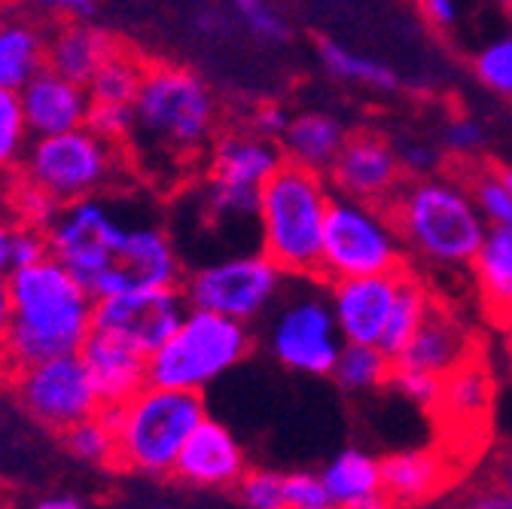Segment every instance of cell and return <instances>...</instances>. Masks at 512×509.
I'll use <instances>...</instances> for the list:
<instances>
[{
	"instance_id": "20",
	"label": "cell",
	"mask_w": 512,
	"mask_h": 509,
	"mask_svg": "<svg viewBox=\"0 0 512 509\" xmlns=\"http://www.w3.org/2000/svg\"><path fill=\"white\" fill-rule=\"evenodd\" d=\"M22 113L31 138L71 132L89 122L92 95L86 83H77L52 68H43L34 80L19 89Z\"/></svg>"
},
{
	"instance_id": "34",
	"label": "cell",
	"mask_w": 512,
	"mask_h": 509,
	"mask_svg": "<svg viewBox=\"0 0 512 509\" xmlns=\"http://www.w3.org/2000/svg\"><path fill=\"white\" fill-rule=\"evenodd\" d=\"M61 436H64V445H68V452L77 455L80 461L95 464V467H116V430L101 412L77 421Z\"/></svg>"
},
{
	"instance_id": "35",
	"label": "cell",
	"mask_w": 512,
	"mask_h": 509,
	"mask_svg": "<svg viewBox=\"0 0 512 509\" xmlns=\"http://www.w3.org/2000/svg\"><path fill=\"white\" fill-rule=\"evenodd\" d=\"M31 141V132L25 125L19 92L0 86V174H13L22 162V153Z\"/></svg>"
},
{
	"instance_id": "33",
	"label": "cell",
	"mask_w": 512,
	"mask_h": 509,
	"mask_svg": "<svg viewBox=\"0 0 512 509\" xmlns=\"http://www.w3.org/2000/svg\"><path fill=\"white\" fill-rule=\"evenodd\" d=\"M452 168L470 186V193H473L482 217L488 220V226H512V193L503 183L500 165H494L488 159H473V162L452 165Z\"/></svg>"
},
{
	"instance_id": "43",
	"label": "cell",
	"mask_w": 512,
	"mask_h": 509,
	"mask_svg": "<svg viewBox=\"0 0 512 509\" xmlns=\"http://www.w3.org/2000/svg\"><path fill=\"white\" fill-rule=\"evenodd\" d=\"M132 104H110V101H92L89 110V129L104 135L107 141L125 144L128 132H132Z\"/></svg>"
},
{
	"instance_id": "1",
	"label": "cell",
	"mask_w": 512,
	"mask_h": 509,
	"mask_svg": "<svg viewBox=\"0 0 512 509\" xmlns=\"http://www.w3.org/2000/svg\"><path fill=\"white\" fill-rule=\"evenodd\" d=\"M125 150L144 177L174 183L196 171L220 135V104L211 86L180 65H147L132 104Z\"/></svg>"
},
{
	"instance_id": "13",
	"label": "cell",
	"mask_w": 512,
	"mask_h": 509,
	"mask_svg": "<svg viewBox=\"0 0 512 509\" xmlns=\"http://www.w3.org/2000/svg\"><path fill=\"white\" fill-rule=\"evenodd\" d=\"M345 339L339 333L330 296L305 293L284 302L269 330V351L293 372L330 375Z\"/></svg>"
},
{
	"instance_id": "54",
	"label": "cell",
	"mask_w": 512,
	"mask_h": 509,
	"mask_svg": "<svg viewBox=\"0 0 512 509\" xmlns=\"http://www.w3.org/2000/svg\"><path fill=\"white\" fill-rule=\"evenodd\" d=\"M196 25H199V28H202L205 34H214V31H217V28L223 25V16H220L217 10H205V13H202V16L196 19Z\"/></svg>"
},
{
	"instance_id": "4",
	"label": "cell",
	"mask_w": 512,
	"mask_h": 509,
	"mask_svg": "<svg viewBox=\"0 0 512 509\" xmlns=\"http://www.w3.org/2000/svg\"><path fill=\"white\" fill-rule=\"evenodd\" d=\"M330 202L333 186L327 174L284 159L260 186V250L293 278H317Z\"/></svg>"
},
{
	"instance_id": "19",
	"label": "cell",
	"mask_w": 512,
	"mask_h": 509,
	"mask_svg": "<svg viewBox=\"0 0 512 509\" xmlns=\"http://www.w3.org/2000/svg\"><path fill=\"white\" fill-rule=\"evenodd\" d=\"M244 470L247 458L238 439L229 433V427L205 415L183 442L171 476L196 488H235Z\"/></svg>"
},
{
	"instance_id": "7",
	"label": "cell",
	"mask_w": 512,
	"mask_h": 509,
	"mask_svg": "<svg viewBox=\"0 0 512 509\" xmlns=\"http://www.w3.org/2000/svg\"><path fill=\"white\" fill-rule=\"evenodd\" d=\"M250 345L247 324L205 308H189L180 327L150 354V385L202 394V388L250 354Z\"/></svg>"
},
{
	"instance_id": "5",
	"label": "cell",
	"mask_w": 512,
	"mask_h": 509,
	"mask_svg": "<svg viewBox=\"0 0 512 509\" xmlns=\"http://www.w3.org/2000/svg\"><path fill=\"white\" fill-rule=\"evenodd\" d=\"M116 430V467L168 476L189 433L208 415L199 391L147 385L119 406H101Z\"/></svg>"
},
{
	"instance_id": "42",
	"label": "cell",
	"mask_w": 512,
	"mask_h": 509,
	"mask_svg": "<svg viewBox=\"0 0 512 509\" xmlns=\"http://www.w3.org/2000/svg\"><path fill=\"white\" fill-rule=\"evenodd\" d=\"M333 506L324 476L290 473L284 476V509H327Z\"/></svg>"
},
{
	"instance_id": "53",
	"label": "cell",
	"mask_w": 512,
	"mask_h": 509,
	"mask_svg": "<svg viewBox=\"0 0 512 509\" xmlns=\"http://www.w3.org/2000/svg\"><path fill=\"white\" fill-rule=\"evenodd\" d=\"M83 503L74 494H64V497H43L40 509H80Z\"/></svg>"
},
{
	"instance_id": "36",
	"label": "cell",
	"mask_w": 512,
	"mask_h": 509,
	"mask_svg": "<svg viewBox=\"0 0 512 509\" xmlns=\"http://www.w3.org/2000/svg\"><path fill=\"white\" fill-rule=\"evenodd\" d=\"M473 74L485 89L512 101V34L485 43L473 55Z\"/></svg>"
},
{
	"instance_id": "37",
	"label": "cell",
	"mask_w": 512,
	"mask_h": 509,
	"mask_svg": "<svg viewBox=\"0 0 512 509\" xmlns=\"http://www.w3.org/2000/svg\"><path fill=\"white\" fill-rule=\"evenodd\" d=\"M10 177H13V180H10L7 199H4V205L10 208V214H13L19 223L46 229V226L52 223V217L58 214L61 205H58L49 193H43L40 186L28 183L25 177H19V174H10Z\"/></svg>"
},
{
	"instance_id": "58",
	"label": "cell",
	"mask_w": 512,
	"mask_h": 509,
	"mask_svg": "<svg viewBox=\"0 0 512 509\" xmlns=\"http://www.w3.org/2000/svg\"><path fill=\"white\" fill-rule=\"evenodd\" d=\"M500 4H503V7H506L509 13H512V0H500Z\"/></svg>"
},
{
	"instance_id": "32",
	"label": "cell",
	"mask_w": 512,
	"mask_h": 509,
	"mask_svg": "<svg viewBox=\"0 0 512 509\" xmlns=\"http://www.w3.org/2000/svg\"><path fill=\"white\" fill-rule=\"evenodd\" d=\"M391 369L394 360L384 348L366 342H345L330 375L345 391H372L391 385Z\"/></svg>"
},
{
	"instance_id": "40",
	"label": "cell",
	"mask_w": 512,
	"mask_h": 509,
	"mask_svg": "<svg viewBox=\"0 0 512 509\" xmlns=\"http://www.w3.org/2000/svg\"><path fill=\"white\" fill-rule=\"evenodd\" d=\"M391 388L400 397H406L415 406L430 412L433 403L439 400V391H442V375L424 372V369H409V366H394L391 369Z\"/></svg>"
},
{
	"instance_id": "11",
	"label": "cell",
	"mask_w": 512,
	"mask_h": 509,
	"mask_svg": "<svg viewBox=\"0 0 512 509\" xmlns=\"http://www.w3.org/2000/svg\"><path fill=\"white\" fill-rule=\"evenodd\" d=\"M7 385L16 391L19 403L34 421L58 433L101 412V397L92 385V375L80 351L25 366Z\"/></svg>"
},
{
	"instance_id": "56",
	"label": "cell",
	"mask_w": 512,
	"mask_h": 509,
	"mask_svg": "<svg viewBox=\"0 0 512 509\" xmlns=\"http://www.w3.org/2000/svg\"><path fill=\"white\" fill-rule=\"evenodd\" d=\"M503 357H506V372L512 378V336H506V348H503Z\"/></svg>"
},
{
	"instance_id": "39",
	"label": "cell",
	"mask_w": 512,
	"mask_h": 509,
	"mask_svg": "<svg viewBox=\"0 0 512 509\" xmlns=\"http://www.w3.org/2000/svg\"><path fill=\"white\" fill-rule=\"evenodd\" d=\"M235 494L250 509H284V476L272 470H244Z\"/></svg>"
},
{
	"instance_id": "2",
	"label": "cell",
	"mask_w": 512,
	"mask_h": 509,
	"mask_svg": "<svg viewBox=\"0 0 512 509\" xmlns=\"http://www.w3.org/2000/svg\"><path fill=\"white\" fill-rule=\"evenodd\" d=\"M13 296V324L0 348V378L10 381L19 369L77 354L92 330L95 296L58 257L16 266L7 272Z\"/></svg>"
},
{
	"instance_id": "26",
	"label": "cell",
	"mask_w": 512,
	"mask_h": 509,
	"mask_svg": "<svg viewBox=\"0 0 512 509\" xmlns=\"http://www.w3.org/2000/svg\"><path fill=\"white\" fill-rule=\"evenodd\" d=\"M345 141H348V129L336 116L320 113V110H305V113H293L287 132L281 135L278 144L284 150V159L327 174L336 156L342 153Z\"/></svg>"
},
{
	"instance_id": "44",
	"label": "cell",
	"mask_w": 512,
	"mask_h": 509,
	"mask_svg": "<svg viewBox=\"0 0 512 509\" xmlns=\"http://www.w3.org/2000/svg\"><path fill=\"white\" fill-rule=\"evenodd\" d=\"M46 253H49L46 229L28 226V223H16V232H13V269L37 263V260L46 257Z\"/></svg>"
},
{
	"instance_id": "3",
	"label": "cell",
	"mask_w": 512,
	"mask_h": 509,
	"mask_svg": "<svg viewBox=\"0 0 512 509\" xmlns=\"http://www.w3.org/2000/svg\"><path fill=\"white\" fill-rule=\"evenodd\" d=\"M388 214L406 244L409 263L418 260L445 272L467 269L491 229L455 168L409 177L391 199Z\"/></svg>"
},
{
	"instance_id": "51",
	"label": "cell",
	"mask_w": 512,
	"mask_h": 509,
	"mask_svg": "<svg viewBox=\"0 0 512 509\" xmlns=\"http://www.w3.org/2000/svg\"><path fill=\"white\" fill-rule=\"evenodd\" d=\"M13 4H37L40 10H49V13L86 16L95 7V0H13Z\"/></svg>"
},
{
	"instance_id": "31",
	"label": "cell",
	"mask_w": 512,
	"mask_h": 509,
	"mask_svg": "<svg viewBox=\"0 0 512 509\" xmlns=\"http://www.w3.org/2000/svg\"><path fill=\"white\" fill-rule=\"evenodd\" d=\"M317 55L324 61V68L336 77V80H345V83H357V86H366V89H375V92H394L400 89V77L394 68L381 65V61L369 58V55H360L342 43H333V40H320L317 43Z\"/></svg>"
},
{
	"instance_id": "45",
	"label": "cell",
	"mask_w": 512,
	"mask_h": 509,
	"mask_svg": "<svg viewBox=\"0 0 512 509\" xmlns=\"http://www.w3.org/2000/svg\"><path fill=\"white\" fill-rule=\"evenodd\" d=\"M290 119H293V113H290L284 104L266 101V104H260V107L253 110V116H250V129H253V132H260V135H266V138H272V141H281V135L287 132Z\"/></svg>"
},
{
	"instance_id": "38",
	"label": "cell",
	"mask_w": 512,
	"mask_h": 509,
	"mask_svg": "<svg viewBox=\"0 0 512 509\" xmlns=\"http://www.w3.org/2000/svg\"><path fill=\"white\" fill-rule=\"evenodd\" d=\"M229 4L256 40L281 43L290 37L287 19L278 13V7L272 4V0H229Z\"/></svg>"
},
{
	"instance_id": "57",
	"label": "cell",
	"mask_w": 512,
	"mask_h": 509,
	"mask_svg": "<svg viewBox=\"0 0 512 509\" xmlns=\"http://www.w3.org/2000/svg\"><path fill=\"white\" fill-rule=\"evenodd\" d=\"M500 174H503V183H506V189L512 193V165H500Z\"/></svg>"
},
{
	"instance_id": "14",
	"label": "cell",
	"mask_w": 512,
	"mask_h": 509,
	"mask_svg": "<svg viewBox=\"0 0 512 509\" xmlns=\"http://www.w3.org/2000/svg\"><path fill=\"white\" fill-rule=\"evenodd\" d=\"M186 311L189 302L180 287L125 290L95 299L92 327L113 333L150 357L180 327Z\"/></svg>"
},
{
	"instance_id": "18",
	"label": "cell",
	"mask_w": 512,
	"mask_h": 509,
	"mask_svg": "<svg viewBox=\"0 0 512 509\" xmlns=\"http://www.w3.org/2000/svg\"><path fill=\"white\" fill-rule=\"evenodd\" d=\"M467 464L448 449H412L381 458V488L388 506H418L452 488Z\"/></svg>"
},
{
	"instance_id": "49",
	"label": "cell",
	"mask_w": 512,
	"mask_h": 509,
	"mask_svg": "<svg viewBox=\"0 0 512 509\" xmlns=\"http://www.w3.org/2000/svg\"><path fill=\"white\" fill-rule=\"evenodd\" d=\"M482 476H488L491 482H497V485L512 497V442L503 445V449H497V452L488 458V470H485Z\"/></svg>"
},
{
	"instance_id": "47",
	"label": "cell",
	"mask_w": 512,
	"mask_h": 509,
	"mask_svg": "<svg viewBox=\"0 0 512 509\" xmlns=\"http://www.w3.org/2000/svg\"><path fill=\"white\" fill-rule=\"evenodd\" d=\"M464 494H467V503L479 509H512V497L488 476H479Z\"/></svg>"
},
{
	"instance_id": "15",
	"label": "cell",
	"mask_w": 512,
	"mask_h": 509,
	"mask_svg": "<svg viewBox=\"0 0 512 509\" xmlns=\"http://www.w3.org/2000/svg\"><path fill=\"white\" fill-rule=\"evenodd\" d=\"M327 180L339 196L388 208L409 174L403 171L397 147L375 132H357L348 135L342 153L327 171Z\"/></svg>"
},
{
	"instance_id": "30",
	"label": "cell",
	"mask_w": 512,
	"mask_h": 509,
	"mask_svg": "<svg viewBox=\"0 0 512 509\" xmlns=\"http://www.w3.org/2000/svg\"><path fill=\"white\" fill-rule=\"evenodd\" d=\"M150 61L144 55H138L135 49H125L122 43H116V49L101 61V68L92 74L89 95L92 101H110V104H135L138 89L144 83Z\"/></svg>"
},
{
	"instance_id": "17",
	"label": "cell",
	"mask_w": 512,
	"mask_h": 509,
	"mask_svg": "<svg viewBox=\"0 0 512 509\" xmlns=\"http://www.w3.org/2000/svg\"><path fill=\"white\" fill-rule=\"evenodd\" d=\"M400 272H378V275H357L330 281V305L336 324L345 342H366L378 345L388 327V317L397 299Z\"/></svg>"
},
{
	"instance_id": "25",
	"label": "cell",
	"mask_w": 512,
	"mask_h": 509,
	"mask_svg": "<svg viewBox=\"0 0 512 509\" xmlns=\"http://www.w3.org/2000/svg\"><path fill=\"white\" fill-rule=\"evenodd\" d=\"M46 43L49 31L37 19L16 10L0 16V86L19 92L34 80L46 68Z\"/></svg>"
},
{
	"instance_id": "46",
	"label": "cell",
	"mask_w": 512,
	"mask_h": 509,
	"mask_svg": "<svg viewBox=\"0 0 512 509\" xmlns=\"http://www.w3.org/2000/svg\"><path fill=\"white\" fill-rule=\"evenodd\" d=\"M397 156H400V162H403V171H406L409 177L433 174V171L442 165V156H439L433 147L421 144V141H409V144H403V147L397 150Z\"/></svg>"
},
{
	"instance_id": "22",
	"label": "cell",
	"mask_w": 512,
	"mask_h": 509,
	"mask_svg": "<svg viewBox=\"0 0 512 509\" xmlns=\"http://www.w3.org/2000/svg\"><path fill=\"white\" fill-rule=\"evenodd\" d=\"M476 351H482V348H479L473 330L461 321L452 308H445L436 299V305L424 317V324L397 351L394 366H409V369H424V372L445 375Z\"/></svg>"
},
{
	"instance_id": "24",
	"label": "cell",
	"mask_w": 512,
	"mask_h": 509,
	"mask_svg": "<svg viewBox=\"0 0 512 509\" xmlns=\"http://www.w3.org/2000/svg\"><path fill=\"white\" fill-rule=\"evenodd\" d=\"M116 49V40L101 28H92L80 19H68L49 31L46 43V68L71 77L77 83H89L101 68V61Z\"/></svg>"
},
{
	"instance_id": "29",
	"label": "cell",
	"mask_w": 512,
	"mask_h": 509,
	"mask_svg": "<svg viewBox=\"0 0 512 509\" xmlns=\"http://www.w3.org/2000/svg\"><path fill=\"white\" fill-rule=\"evenodd\" d=\"M436 305L433 290L427 287V281L409 266H403L400 272V287H397V299L388 317V327H384V336L378 342V348H384L391 354V360L397 357V351L412 339V333L424 324V317L430 314V308Z\"/></svg>"
},
{
	"instance_id": "16",
	"label": "cell",
	"mask_w": 512,
	"mask_h": 509,
	"mask_svg": "<svg viewBox=\"0 0 512 509\" xmlns=\"http://www.w3.org/2000/svg\"><path fill=\"white\" fill-rule=\"evenodd\" d=\"M180 257L171 235L159 226H132L116 253L110 272L104 275L98 296L125 293V290H150V287H180Z\"/></svg>"
},
{
	"instance_id": "23",
	"label": "cell",
	"mask_w": 512,
	"mask_h": 509,
	"mask_svg": "<svg viewBox=\"0 0 512 509\" xmlns=\"http://www.w3.org/2000/svg\"><path fill=\"white\" fill-rule=\"evenodd\" d=\"M284 162V150L278 141L253 132V129H232L220 132L205 156V174L211 180H223L232 186L260 189L275 168Z\"/></svg>"
},
{
	"instance_id": "8",
	"label": "cell",
	"mask_w": 512,
	"mask_h": 509,
	"mask_svg": "<svg viewBox=\"0 0 512 509\" xmlns=\"http://www.w3.org/2000/svg\"><path fill=\"white\" fill-rule=\"evenodd\" d=\"M403 266H409V253L388 208L333 193L317 278L330 284L339 278L397 272Z\"/></svg>"
},
{
	"instance_id": "52",
	"label": "cell",
	"mask_w": 512,
	"mask_h": 509,
	"mask_svg": "<svg viewBox=\"0 0 512 509\" xmlns=\"http://www.w3.org/2000/svg\"><path fill=\"white\" fill-rule=\"evenodd\" d=\"M13 324V296H10V281L7 275H0V348H4L7 330Z\"/></svg>"
},
{
	"instance_id": "12",
	"label": "cell",
	"mask_w": 512,
	"mask_h": 509,
	"mask_svg": "<svg viewBox=\"0 0 512 509\" xmlns=\"http://www.w3.org/2000/svg\"><path fill=\"white\" fill-rule=\"evenodd\" d=\"M430 415L436 418L442 449L467 464V452L485 449L494 415V372L482 351L470 354L452 372L442 375V391Z\"/></svg>"
},
{
	"instance_id": "41",
	"label": "cell",
	"mask_w": 512,
	"mask_h": 509,
	"mask_svg": "<svg viewBox=\"0 0 512 509\" xmlns=\"http://www.w3.org/2000/svg\"><path fill=\"white\" fill-rule=\"evenodd\" d=\"M482 147H485V132L476 119L455 116L445 125V153H448V159H452V165L482 159Z\"/></svg>"
},
{
	"instance_id": "10",
	"label": "cell",
	"mask_w": 512,
	"mask_h": 509,
	"mask_svg": "<svg viewBox=\"0 0 512 509\" xmlns=\"http://www.w3.org/2000/svg\"><path fill=\"white\" fill-rule=\"evenodd\" d=\"M128 229L132 226L101 196L77 199L61 205L46 226L49 253L68 266L92 296H98V287L110 272Z\"/></svg>"
},
{
	"instance_id": "48",
	"label": "cell",
	"mask_w": 512,
	"mask_h": 509,
	"mask_svg": "<svg viewBox=\"0 0 512 509\" xmlns=\"http://www.w3.org/2000/svg\"><path fill=\"white\" fill-rule=\"evenodd\" d=\"M418 7L436 31H448L458 22V0H418Z\"/></svg>"
},
{
	"instance_id": "28",
	"label": "cell",
	"mask_w": 512,
	"mask_h": 509,
	"mask_svg": "<svg viewBox=\"0 0 512 509\" xmlns=\"http://www.w3.org/2000/svg\"><path fill=\"white\" fill-rule=\"evenodd\" d=\"M320 476H324L333 506H345V509L388 506L381 488V461H375L360 449H345L342 455H336Z\"/></svg>"
},
{
	"instance_id": "50",
	"label": "cell",
	"mask_w": 512,
	"mask_h": 509,
	"mask_svg": "<svg viewBox=\"0 0 512 509\" xmlns=\"http://www.w3.org/2000/svg\"><path fill=\"white\" fill-rule=\"evenodd\" d=\"M16 217L10 208L0 202V275H7L13 269V232H16Z\"/></svg>"
},
{
	"instance_id": "9",
	"label": "cell",
	"mask_w": 512,
	"mask_h": 509,
	"mask_svg": "<svg viewBox=\"0 0 512 509\" xmlns=\"http://www.w3.org/2000/svg\"><path fill=\"white\" fill-rule=\"evenodd\" d=\"M290 275L266 253H238L214 260L180 281L189 308H205L232 321H256L284 290Z\"/></svg>"
},
{
	"instance_id": "27",
	"label": "cell",
	"mask_w": 512,
	"mask_h": 509,
	"mask_svg": "<svg viewBox=\"0 0 512 509\" xmlns=\"http://www.w3.org/2000/svg\"><path fill=\"white\" fill-rule=\"evenodd\" d=\"M479 302L494 321L512 305V226H491L470 263Z\"/></svg>"
},
{
	"instance_id": "6",
	"label": "cell",
	"mask_w": 512,
	"mask_h": 509,
	"mask_svg": "<svg viewBox=\"0 0 512 509\" xmlns=\"http://www.w3.org/2000/svg\"><path fill=\"white\" fill-rule=\"evenodd\" d=\"M125 162V144L107 141L89 125H80L71 132L31 138L13 174L40 186L58 205H68L101 196L122 177Z\"/></svg>"
},
{
	"instance_id": "55",
	"label": "cell",
	"mask_w": 512,
	"mask_h": 509,
	"mask_svg": "<svg viewBox=\"0 0 512 509\" xmlns=\"http://www.w3.org/2000/svg\"><path fill=\"white\" fill-rule=\"evenodd\" d=\"M491 324H494V327H497V330H500L503 336H512V305H509V308H506L503 314H497Z\"/></svg>"
},
{
	"instance_id": "21",
	"label": "cell",
	"mask_w": 512,
	"mask_h": 509,
	"mask_svg": "<svg viewBox=\"0 0 512 509\" xmlns=\"http://www.w3.org/2000/svg\"><path fill=\"white\" fill-rule=\"evenodd\" d=\"M80 357L92 375L101 406H119L150 385V357L104 330H89Z\"/></svg>"
}]
</instances>
